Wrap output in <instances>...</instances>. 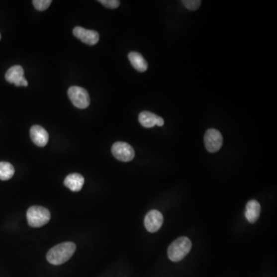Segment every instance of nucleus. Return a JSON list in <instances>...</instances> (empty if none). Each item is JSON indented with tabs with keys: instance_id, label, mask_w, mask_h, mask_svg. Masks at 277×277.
<instances>
[{
	"instance_id": "f03ea898",
	"label": "nucleus",
	"mask_w": 277,
	"mask_h": 277,
	"mask_svg": "<svg viewBox=\"0 0 277 277\" xmlns=\"http://www.w3.org/2000/svg\"><path fill=\"white\" fill-rule=\"evenodd\" d=\"M192 248L191 240L185 236L174 240L168 248V257L173 262H180Z\"/></svg>"
},
{
	"instance_id": "7ed1b4c3",
	"label": "nucleus",
	"mask_w": 277,
	"mask_h": 277,
	"mask_svg": "<svg viewBox=\"0 0 277 277\" xmlns=\"http://www.w3.org/2000/svg\"><path fill=\"white\" fill-rule=\"evenodd\" d=\"M28 224L31 227H41L49 223L51 215L50 211L43 206H31L26 213Z\"/></svg>"
},
{
	"instance_id": "aec40b11",
	"label": "nucleus",
	"mask_w": 277,
	"mask_h": 277,
	"mask_svg": "<svg viewBox=\"0 0 277 277\" xmlns=\"http://www.w3.org/2000/svg\"><path fill=\"white\" fill-rule=\"evenodd\" d=\"M0 39H1V34H0Z\"/></svg>"
},
{
	"instance_id": "f8f14e48",
	"label": "nucleus",
	"mask_w": 277,
	"mask_h": 277,
	"mask_svg": "<svg viewBox=\"0 0 277 277\" xmlns=\"http://www.w3.org/2000/svg\"><path fill=\"white\" fill-rule=\"evenodd\" d=\"M260 211H261V206L258 201L252 199L247 202L246 206V218L250 223H255L260 217Z\"/></svg>"
},
{
	"instance_id": "4468645a",
	"label": "nucleus",
	"mask_w": 277,
	"mask_h": 277,
	"mask_svg": "<svg viewBox=\"0 0 277 277\" xmlns=\"http://www.w3.org/2000/svg\"><path fill=\"white\" fill-rule=\"evenodd\" d=\"M22 77H24V70L20 66H14L7 70L5 73V80L9 84H15Z\"/></svg>"
},
{
	"instance_id": "6ab92c4d",
	"label": "nucleus",
	"mask_w": 277,
	"mask_h": 277,
	"mask_svg": "<svg viewBox=\"0 0 277 277\" xmlns=\"http://www.w3.org/2000/svg\"><path fill=\"white\" fill-rule=\"evenodd\" d=\"M15 87H27V80L24 77H21L17 82L15 83Z\"/></svg>"
},
{
	"instance_id": "1a4fd4ad",
	"label": "nucleus",
	"mask_w": 277,
	"mask_h": 277,
	"mask_svg": "<svg viewBox=\"0 0 277 277\" xmlns=\"http://www.w3.org/2000/svg\"><path fill=\"white\" fill-rule=\"evenodd\" d=\"M139 121L145 128H153L155 126H163L165 123L163 118L148 111H144L140 114Z\"/></svg>"
},
{
	"instance_id": "f257e3e1",
	"label": "nucleus",
	"mask_w": 277,
	"mask_h": 277,
	"mask_svg": "<svg viewBox=\"0 0 277 277\" xmlns=\"http://www.w3.org/2000/svg\"><path fill=\"white\" fill-rule=\"evenodd\" d=\"M76 249L77 247L73 243L67 242L60 243L48 252L46 258L49 263L53 265H61L71 258L75 253Z\"/></svg>"
},
{
	"instance_id": "f3484780",
	"label": "nucleus",
	"mask_w": 277,
	"mask_h": 277,
	"mask_svg": "<svg viewBox=\"0 0 277 277\" xmlns=\"http://www.w3.org/2000/svg\"><path fill=\"white\" fill-rule=\"evenodd\" d=\"M201 1L199 0H184L182 3L186 9L191 11H195L199 9L201 5Z\"/></svg>"
},
{
	"instance_id": "a211bd4d",
	"label": "nucleus",
	"mask_w": 277,
	"mask_h": 277,
	"mask_svg": "<svg viewBox=\"0 0 277 277\" xmlns=\"http://www.w3.org/2000/svg\"><path fill=\"white\" fill-rule=\"evenodd\" d=\"M99 2L106 8L112 9L118 8L120 4V2L118 0H99Z\"/></svg>"
},
{
	"instance_id": "6e6552de",
	"label": "nucleus",
	"mask_w": 277,
	"mask_h": 277,
	"mask_svg": "<svg viewBox=\"0 0 277 277\" xmlns=\"http://www.w3.org/2000/svg\"><path fill=\"white\" fill-rule=\"evenodd\" d=\"M73 32L76 37L89 46H94L99 40V33L95 30H90V29L77 26L73 29Z\"/></svg>"
},
{
	"instance_id": "dca6fc26",
	"label": "nucleus",
	"mask_w": 277,
	"mask_h": 277,
	"mask_svg": "<svg viewBox=\"0 0 277 277\" xmlns=\"http://www.w3.org/2000/svg\"><path fill=\"white\" fill-rule=\"evenodd\" d=\"M51 0H33L32 4L37 10L44 11L50 7Z\"/></svg>"
},
{
	"instance_id": "0eeeda50",
	"label": "nucleus",
	"mask_w": 277,
	"mask_h": 277,
	"mask_svg": "<svg viewBox=\"0 0 277 277\" xmlns=\"http://www.w3.org/2000/svg\"><path fill=\"white\" fill-rule=\"evenodd\" d=\"M164 223V216L157 209L150 211L144 219L145 227L150 233H156Z\"/></svg>"
},
{
	"instance_id": "9b49d317",
	"label": "nucleus",
	"mask_w": 277,
	"mask_h": 277,
	"mask_svg": "<svg viewBox=\"0 0 277 277\" xmlns=\"http://www.w3.org/2000/svg\"><path fill=\"white\" fill-rule=\"evenodd\" d=\"M84 184V178L79 174H72L65 179L64 185L73 192L81 190Z\"/></svg>"
},
{
	"instance_id": "39448f33",
	"label": "nucleus",
	"mask_w": 277,
	"mask_h": 277,
	"mask_svg": "<svg viewBox=\"0 0 277 277\" xmlns=\"http://www.w3.org/2000/svg\"><path fill=\"white\" fill-rule=\"evenodd\" d=\"M112 153L116 160L121 162H129L135 157V151L130 145L124 142L114 143L112 147Z\"/></svg>"
},
{
	"instance_id": "9d476101",
	"label": "nucleus",
	"mask_w": 277,
	"mask_h": 277,
	"mask_svg": "<svg viewBox=\"0 0 277 277\" xmlns=\"http://www.w3.org/2000/svg\"><path fill=\"white\" fill-rule=\"evenodd\" d=\"M31 140L39 147H44L49 141V134L44 128L35 125L30 129Z\"/></svg>"
},
{
	"instance_id": "423d86ee",
	"label": "nucleus",
	"mask_w": 277,
	"mask_h": 277,
	"mask_svg": "<svg viewBox=\"0 0 277 277\" xmlns=\"http://www.w3.org/2000/svg\"><path fill=\"white\" fill-rule=\"evenodd\" d=\"M223 141V136L216 129H209L205 133V147L209 153L219 151L222 147Z\"/></svg>"
},
{
	"instance_id": "20e7f679",
	"label": "nucleus",
	"mask_w": 277,
	"mask_h": 277,
	"mask_svg": "<svg viewBox=\"0 0 277 277\" xmlns=\"http://www.w3.org/2000/svg\"><path fill=\"white\" fill-rule=\"evenodd\" d=\"M68 96L73 105L78 109H86L91 103L88 92L82 87H70L68 91Z\"/></svg>"
},
{
	"instance_id": "2eb2a0df",
	"label": "nucleus",
	"mask_w": 277,
	"mask_h": 277,
	"mask_svg": "<svg viewBox=\"0 0 277 277\" xmlns=\"http://www.w3.org/2000/svg\"><path fill=\"white\" fill-rule=\"evenodd\" d=\"M15 170L12 164L7 162H0V180L2 181H9L13 177Z\"/></svg>"
},
{
	"instance_id": "ddd939ff",
	"label": "nucleus",
	"mask_w": 277,
	"mask_h": 277,
	"mask_svg": "<svg viewBox=\"0 0 277 277\" xmlns=\"http://www.w3.org/2000/svg\"><path fill=\"white\" fill-rule=\"evenodd\" d=\"M128 58L135 70L139 72H145L148 69V63L140 53L131 52L128 55Z\"/></svg>"
}]
</instances>
